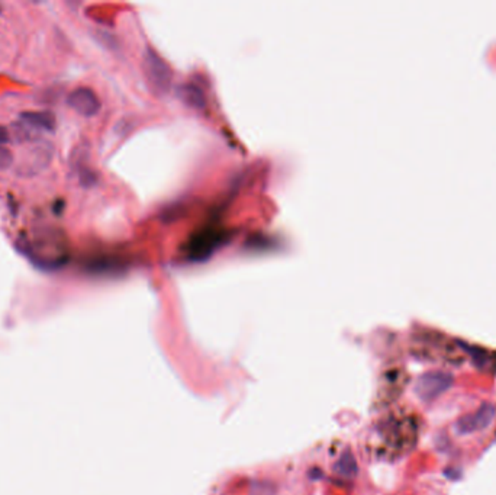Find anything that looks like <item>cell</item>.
<instances>
[{"instance_id":"cell-11","label":"cell","mask_w":496,"mask_h":495,"mask_svg":"<svg viewBox=\"0 0 496 495\" xmlns=\"http://www.w3.org/2000/svg\"><path fill=\"white\" fill-rule=\"evenodd\" d=\"M357 460L350 450H346L334 465V472L343 478H354L357 474Z\"/></svg>"},{"instance_id":"cell-9","label":"cell","mask_w":496,"mask_h":495,"mask_svg":"<svg viewBox=\"0 0 496 495\" xmlns=\"http://www.w3.org/2000/svg\"><path fill=\"white\" fill-rule=\"evenodd\" d=\"M179 96L183 101V104H186L188 106H190L193 109H202L206 105L204 90L193 83H186V84H183V86H180Z\"/></svg>"},{"instance_id":"cell-6","label":"cell","mask_w":496,"mask_h":495,"mask_svg":"<svg viewBox=\"0 0 496 495\" xmlns=\"http://www.w3.org/2000/svg\"><path fill=\"white\" fill-rule=\"evenodd\" d=\"M495 414H496L495 405L490 402H484L476 409L475 413L463 416L456 423V430L460 434H469L473 431H479V430L489 426L492 420L495 418Z\"/></svg>"},{"instance_id":"cell-12","label":"cell","mask_w":496,"mask_h":495,"mask_svg":"<svg viewBox=\"0 0 496 495\" xmlns=\"http://www.w3.org/2000/svg\"><path fill=\"white\" fill-rule=\"evenodd\" d=\"M12 164V154L9 150L0 146V171L8 168Z\"/></svg>"},{"instance_id":"cell-8","label":"cell","mask_w":496,"mask_h":495,"mask_svg":"<svg viewBox=\"0 0 496 495\" xmlns=\"http://www.w3.org/2000/svg\"><path fill=\"white\" fill-rule=\"evenodd\" d=\"M21 119L28 125L34 126L38 130H44L52 133L55 130V117L50 110H30L21 114Z\"/></svg>"},{"instance_id":"cell-5","label":"cell","mask_w":496,"mask_h":495,"mask_svg":"<svg viewBox=\"0 0 496 495\" xmlns=\"http://www.w3.org/2000/svg\"><path fill=\"white\" fill-rule=\"evenodd\" d=\"M144 72L151 83L154 90L164 93L168 90L170 84H172V72L167 66V63L160 57L157 52L152 50H147L144 55Z\"/></svg>"},{"instance_id":"cell-1","label":"cell","mask_w":496,"mask_h":495,"mask_svg":"<svg viewBox=\"0 0 496 495\" xmlns=\"http://www.w3.org/2000/svg\"><path fill=\"white\" fill-rule=\"evenodd\" d=\"M377 433L385 454L398 458L415 447L419 434V421L414 414L395 411L380 420Z\"/></svg>"},{"instance_id":"cell-7","label":"cell","mask_w":496,"mask_h":495,"mask_svg":"<svg viewBox=\"0 0 496 495\" xmlns=\"http://www.w3.org/2000/svg\"><path fill=\"white\" fill-rule=\"evenodd\" d=\"M68 106L83 117H95L101 110V99L89 88H79L67 97Z\"/></svg>"},{"instance_id":"cell-13","label":"cell","mask_w":496,"mask_h":495,"mask_svg":"<svg viewBox=\"0 0 496 495\" xmlns=\"http://www.w3.org/2000/svg\"><path fill=\"white\" fill-rule=\"evenodd\" d=\"M9 141H10V135H9L8 130L5 128V126L0 125V146L8 144Z\"/></svg>"},{"instance_id":"cell-2","label":"cell","mask_w":496,"mask_h":495,"mask_svg":"<svg viewBox=\"0 0 496 495\" xmlns=\"http://www.w3.org/2000/svg\"><path fill=\"white\" fill-rule=\"evenodd\" d=\"M408 384V373L401 366H392L381 373L376 395L377 408H385L398 400Z\"/></svg>"},{"instance_id":"cell-4","label":"cell","mask_w":496,"mask_h":495,"mask_svg":"<svg viewBox=\"0 0 496 495\" xmlns=\"http://www.w3.org/2000/svg\"><path fill=\"white\" fill-rule=\"evenodd\" d=\"M453 382H455V378L448 372H425L417 380L415 394L422 401H434L453 385Z\"/></svg>"},{"instance_id":"cell-14","label":"cell","mask_w":496,"mask_h":495,"mask_svg":"<svg viewBox=\"0 0 496 495\" xmlns=\"http://www.w3.org/2000/svg\"><path fill=\"white\" fill-rule=\"evenodd\" d=\"M0 12H2V8H0Z\"/></svg>"},{"instance_id":"cell-3","label":"cell","mask_w":496,"mask_h":495,"mask_svg":"<svg viewBox=\"0 0 496 495\" xmlns=\"http://www.w3.org/2000/svg\"><path fill=\"white\" fill-rule=\"evenodd\" d=\"M225 242V231L218 227H205L197 231L188 243V254L192 260H205L212 256Z\"/></svg>"},{"instance_id":"cell-10","label":"cell","mask_w":496,"mask_h":495,"mask_svg":"<svg viewBox=\"0 0 496 495\" xmlns=\"http://www.w3.org/2000/svg\"><path fill=\"white\" fill-rule=\"evenodd\" d=\"M462 347L466 349V351L469 353L473 362L479 367H484L485 371L496 373V351H489L485 349H480L476 346H467V344H462Z\"/></svg>"}]
</instances>
